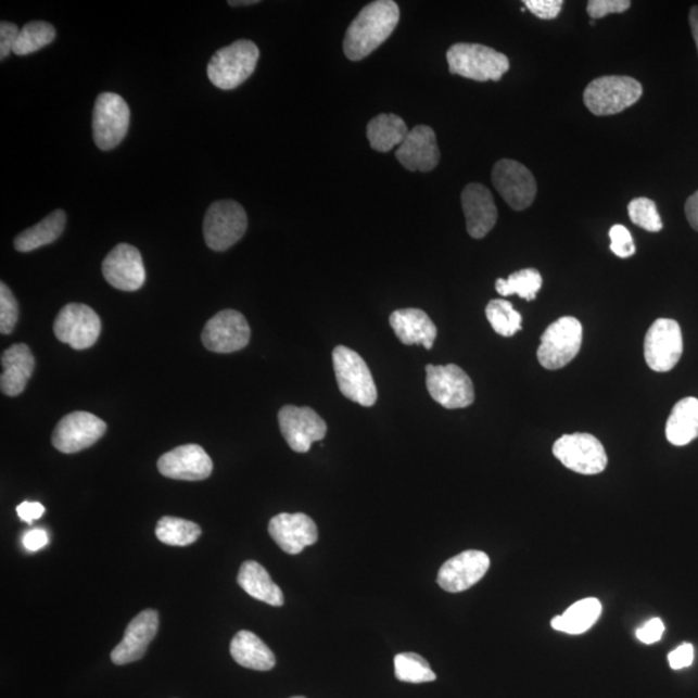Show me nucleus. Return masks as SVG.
Wrapping results in <instances>:
<instances>
[{"label": "nucleus", "mask_w": 698, "mask_h": 698, "mask_svg": "<svg viewBox=\"0 0 698 698\" xmlns=\"http://www.w3.org/2000/svg\"><path fill=\"white\" fill-rule=\"evenodd\" d=\"M399 22V9L392 0L365 5L345 33L343 50L352 61L368 58L391 37Z\"/></svg>", "instance_id": "nucleus-1"}, {"label": "nucleus", "mask_w": 698, "mask_h": 698, "mask_svg": "<svg viewBox=\"0 0 698 698\" xmlns=\"http://www.w3.org/2000/svg\"><path fill=\"white\" fill-rule=\"evenodd\" d=\"M446 60L452 74L478 83H498L510 69V61L504 53L483 45H454L447 50Z\"/></svg>", "instance_id": "nucleus-2"}, {"label": "nucleus", "mask_w": 698, "mask_h": 698, "mask_svg": "<svg viewBox=\"0 0 698 698\" xmlns=\"http://www.w3.org/2000/svg\"><path fill=\"white\" fill-rule=\"evenodd\" d=\"M259 49L252 40L240 39L224 47L210 60V83L220 90H234L253 76L259 60Z\"/></svg>", "instance_id": "nucleus-3"}, {"label": "nucleus", "mask_w": 698, "mask_h": 698, "mask_svg": "<svg viewBox=\"0 0 698 698\" xmlns=\"http://www.w3.org/2000/svg\"><path fill=\"white\" fill-rule=\"evenodd\" d=\"M642 94V84L632 77H599L585 88L584 103L589 112L605 117L626 111L638 103Z\"/></svg>", "instance_id": "nucleus-4"}, {"label": "nucleus", "mask_w": 698, "mask_h": 698, "mask_svg": "<svg viewBox=\"0 0 698 698\" xmlns=\"http://www.w3.org/2000/svg\"><path fill=\"white\" fill-rule=\"evenodd\" d=\"M333 364L339 390L351 402L363 406L377 403L378 392L369 366L354 350L338 345L333 352Z\"/></svg>", "instance_id": "nucleus-5"}, {"label": "nucleus", "mask_w": 698, "mask_h": 698, "mask_svg": "<svg viewBox=\"0 0 698 698\" xmlns=\"http://www.w3.org/2000/svg\"><path fill=\"white\" fill-rule=\"evenodd\" d=\"M246 229V212L236 201L214 202L203 220L206 245L214 252H226L236 245L245 236Z\"/></svg>", "instance_id": "nucleus-6"}, {"label": "nucleus", "mask_w": 698, "mask_h": 698, "mask_svg": "<svg viewBox=\"0 0 698 698\" xmlns=\"http://www.w3.org/2000/svg\"><path fill=\"white\" fill-rule=\"evenodd\" d=\"M581 345V322L572 316L561 317L542 334L538 361L547 370L564 368L580 354Z\"/></svg>", "instance_id": "nucleus-7"}, {"label": "nucleus", "mask_w": 698, "mask_h": 698, "mask_svg": "<svg viewBox=\"0 0 698 698\" xmlns=\"http://www.w3.org/2000/svg\"><path fill=\"white\" fill-rule=\"evenodd\" d=\"M131 112L124 98L117 93L99 94L92 115L94 144L101 151H112L125 139L130 127Z\"/></svg>", "instance_id": "nucleus-8"}, {"label": "nucleus", "mask_w": 698, "mask_h": 698, "mask_svg": "<svg viewBox=\"0 0 698 698\" xmlns=\"http://www.w3.org/2000/svg\"><path fill=\"white\" fill-rule=\"evenodd\" d=\"M427 390L445 409H464L475 402L471 378L457 365H427Z\"/></svg>", "instance_id": "nucleus-9"}, {"label": "nucleus", "mask_w": 698, "mask_h": 698, "mask_svg": "<svg viewBox=\"0 0 698 698\" xmlns=\"http://www.w3.org/2000/svg\"><path fill=\"white\" fill-rule=\"evenodd\" d=\"M553 453L567 469L581 475H598L608 465L605 446L589 433L561 436L555 442Z\"/></svg>", "instance_id": "nucleus-10"}, {"label": "nucleus", "mask_w": 698, "mask_h": 698, "mask_svg": "<svg viewBox=\"0 0 698 698\" xmlns=\"http://www.w3.org/2000/svg\"><path fill=\"white\" fill-rule=\"evenodd\" d=\"M683 354V335L680 323L671 318H659L649 328L644 341V358L657 372L673 370Z\"/></svg>", "instance_id": "nucleus-11"}, {"label": "nucleus", "mask_w": 698, "mask_h": 698, "mask_svg": "<svg viewBox=\"0 0 698 698\" xmlns=\"http://www.w3.org/2000/svg\"><path fill=\"white\" fill-rule=\"evenodd\" d=\"M53 331L60 342L69 344L74 350L91 348L101 333L100 317L86 304H67L59 312Z\"/></svg>", "instance_id": "nucleus-12"}, {"label": "nucleus", "mask_w": 698, "mask_h": 698, "mask_svg": "<svg viewBox=\"0 0 698 698\" xmlns=\"http://www.w3.org/2000/svg\"><path fill=\"white\" fill-rule=\"evenodd\" d=\"M492 182L515 212L530 207L537 195V181L530 169L518 161H498L493 167Z\"/></svg>", "instance_id": "nucleus-13"}, {"label": "nucleus", "mask_w": 698, "mask_h": 698, "mask_svg": "<svg viewBox=\"0 0 698 698\" xmlns=\"http://www.w3.org/2000/svg\"><path fill=\"white\" fill-rule=\"evenodd\" d=\"M103 419L87 411H74L60 420L53 431L52 444L64 454H73L97 444L105 435Z\"/></svg>", "instance_id": "nucleus-14"}, {"label": "nucleus", "mask_w": 698, "mask_h": 698, "mask_svg": "<svg viewBox=\"0 0 698 698\" xmlns=\"http://www.w3.org/2000/svg\"><path fill=\"white\" fill-rule=\"evenodd\" d=\"M252 337L246 318L240 312L226 309L208 320L202 331V342L216 354H232L246 347Z\"/></svg>", "instance_id": "nucleus-15"}, {"label": "nucleus", "mask_w": 698, "mask_h": 698, "mask_svg": "<svg viewBox=\"0 0 698 698\" xmlns=\"http://www.w3.org/2000/svg\"><path fill=\"white\" fill-rule=\"evenodd\" d=\"M282 436L296 453H307L312 444L327 436L328 426L314 409L287 405L279 411Z\"/></svg>", "instance_id": "nucleus-16"}, {"label": "nucleus", "mask_w": 698, "mask_h": 698, "mask_svg": "<svg viewBox=\"0 0 698 698\" xmlns=\"http://www.w3.org/2000/svg\"><path fill=\"white\" fill-rule=\"evenodd\" d=\"M491 567L483 551L467 550L444 562L437 574V584L447 593H462L475 586Z\"/></svg>", "instance_id": "nucleus-17"}, {"label": "nucleus", "mask_w": 698, "mask_h": 698, "mask_svg": "<svg viewBox=\"0 0 698 698\" xmlns=\"http://www.w3.org/2000/svg\"><path fill=\"white\" fill-rule=\"evenodd\" d=\"M158 470L168 479L201 481L212 475L214 464L202 446L188 444L164 454L158 459Z\"/></svg>", "instance_id": "nucleus-18"}, {"label": "nucleus", "mask_w": 698, "mask_h": 698, "mask_svg": "<svg viewBox=\"0 0 698 698\" xmlns=\"http://www.w3.org/2000/svg\"><path fill=\"white\" fill-rule=\"evenodd\" d=\"M103 275L107 283L122 291H137L145 283L144 263L137 248L119 243L103 262Z\"/></svg>", "instance_id": "nucleus-19"}, {"label": "nucleus", "mask_w": 698, "mask_h": 698, "mask_svg": "<svg viewBox=\"0 0 698 698\" xmlns=\"http://www.w3.org/2000/svg\"><path fill=\"white\" fill-rule=\"evenodd\" d=\"M268 532L281 550L289 555L301 554L318 541L317 525L306 513L277 515L270 519Z\"/></svg>", "instance_id": "nucleus-20"}, {"label": "nucleus", "mask_w": 698, "mask_h": 698, "mask_svg": "<svg viewBox=\"0 0 698 698\" xmlns=\"http://www.w3.org/2000/svg\"><path fill=\"white\" fill-rule=\"evenodd\" d=\"M160 615L153 609H145L128 623L124 639L113 649L111 659L115 665H127L144 657L149 644L157 635Z\"/></svg>", "instance_id": "nucleus-21"}, {"label": "nucleus", "mask_w": 698, "mask_h": 698, "mask_svg": "<svg viewBox=\"0 0 698 698\" xmlns=\"http://www.w3.org/2000/svg\"><path fill=\"white\" fill-rule=\"evenodd\" d=\"M460 201H462L467 232L472 239H484L496 226L498 219V210L492 192L479 182H471L464 189Z\"/></svg>", "instance_id": "nucleus-22"}, {"label": "nucleus", "mask_w": 698, "mask_h": 698, "mask_svg": "<svg viewBox=\"0 0 698 698\" xmlns=\"http://www.w3.org/2000/svg\"><path fill=\"white\" fill-rule=\"evenodd\" d=\"M396 158L409 172H432L440 162L435 131L429 126L413 128L403 144L397 148Z\"/></svg>", "instance_id": "nucleus-23"}, {"label": "nucleus", "mask_w": 698, "mask_h": 698, "mask_svg": "<svg viewBox=\"0 0 698 698\" xmlns=\"http://www.w3.org/2000/svg\"><path fill=\"white\" fill-rule=\"evenodd\" d=\"M390 323L398 341L406 345L422 344L431 350L437 337L436 325L424 310L405 308L393 312Z\"/></svg>", "instance_id": "nucleus-24"}, {"label": "nucleus", "mask_w": 698, "mask_h": 698, "mask_svg": "<svg viewBox=\"0 0 698 698\" xmlns=\"http://www.w3.org/2000/svg\"><path fill=\"white\" fill-rule=\"evenodd\" d=\"M2 377L0 388L7 396L15 397L22 393L28 384L36 368L30 348L26 344H13L2 355Z\"/></svg>", "instance_id": "nucleus-25"}, {"label": "nucleus", "mask_w": 698, "mask_h": 698, "mask_svg": "<svg viewBox=\"0 0 698 698\" xmlns=\"http://www.w3.org/2000/svg\"><path fill=\"white\" fill-rule=\"evenodd\" d=\"M230 655L239 665L256 671H268L276 667V657L259 636L248 630L237 633L230 643Z\"/></svg>", "instance_id": "nucleus-26"}, {"label": "nucleus", "mask_w": 698, "mask_h": 698, "mask_svg": "<svg viewBox=\"0 0 698 698\" xmlns=\"http://www.w3.org/2000/svg\"><path fill=\"white\" fill-rule=\"evenodd\" d=\"M237 582L243 592L252 598L267 602L272 607L283 606L284 598L281 588L275 584L266 568L259 562L254 560L243 562Z\"/></svg>", "instance_id": "nucleus-27"}, {"label": "nucleus", "mask_w": 698, "mask_h": 698, "mask_svg": "<svg viewBox=\"0 0 698 698\" xmlns=\"http://www.w3.org/2000/svg\"><path fill=\"white\" fill-rule=\"evenodd\" d=\"M667 437L675 446L688 445L698 437V398L676 403L668 419Z\"/></svg>", "instance_id": "nucleus-28"}, {"label": "nucleus", "mask_w": 698, "mask_h": 698, "mask_svg": "<svg viewBox=\"0 0 698 698\" xmlns=\"http://www.w3.org/2000/svg\"><path fill=\"white\" fill-rule=\"evenodd\" d=\"M601 602L596 598H586L569 607L561 615L551 620L553 629L569 635H580L588 632L600 619Z\"/></svg>", "instance_id": "nucleus-29"}, {"label": "nucleus", "mask_w": 698, "mask_h": 698, "mask_svg": "<svg viewBox=\"0 0 698 698\" xmlns=\"http://www.w3.org/2000/svg\"><path fill=\"white\" fill-rule=\"evenodd\" d=\"M409 131L408 126L398 115L379 114L369 122L366 134L375 151L388 153L393 148L402 145Z\"/></svg>", "instance_id": "nucleus-30"}, {"label": "nucleus", "mask_w": 698, "mask_h": 698, "mask_svg": "<svg viewBox=\"0 0 698 698\" xmlns=\"http://www.w3.org/2000/svg\"><path fill=\"white\" fill-rule=\"evenodd\" d=\"M66 215L63 210H56L36 226L24 230L15 239V249L20 253H30L33 250L50 245L63 234Z\"/></svg>", "instance_id": "nucleus-31"}, {"label": "nucleus", "mask_w": 698, "mask_h": 698, "mask_svg": "<svg viewBox=\"0 0 698 698\" xmlns=\"http://www.w3.org/2000/svg\"><path fill=\"white\" fill-rule=\"evenodd\" d=\"M199 524L185 519L165 517L155 526V535L162 544L176 547H186L194 544L201 537Z\"/></svg>", "instance_id": "nucleus-32"}, {"label": "nucleus", "mask_w": 698, "mask_h": 698, "mask_svg": "<svg viewBox=\"0 0 698 698\" xmlns=\"http://www.w3.org/2000/svg\"><path fill=\"white\" fill-rule=\"evenodd\" d=\"M542 276L537 269L526 268L512 274L507 280L498 279L496 290L499 295L508 296L517 294L528 302L537 297L542 288Z\"/></svg>", "instance_id": "nucleus-33"}, {"label": "nucleus", "mask_w": 698, "mask_h": 698, "mask_svg": "<svg viewBox=\"0 0 698 698\" xmlns=\"http://www.w3.org/2000/svg\"><path fill=\"white\" fill-rule=\"evenodd\" d=\"M55 37L56 30L51 24L31 22L20 29L13 53L17 56L30 55V53L42 50L43 47L52 43Z\"/></svg>", "instance_id": "nucleus-34"}, {"label": "nucleus", "mask_w": 698, "mask_h": 698, "mask_svg": "<svg viewBox=\"0 0 698 698\" xmlns=\"http://www.w3.org/2000/svg\"><path fill=\"white\" fill-rule=\"evenodd\" d=\"M487 321L497 334L510 338L521 330L523 317L505 300H494L485 308Z\"/></svg>", "instance_id": "nucleus-35"}, {"label": "nucleus", "mask_w": 698, "mask_h": 698, "mask_svg": "<svg viewBox=\"0 0 698 698\" xmlns=\"http://www.w3.org/2000/svg\"><path fill=\"white\" fill-rule=\"evenodd\" d=\"M395 675L399 682L429 683L436 681L430 663L422 656L413 652L398 653L395 657Z\"/></svg>", "instance_id": "nucleus-36"}, {"label": "nucleus", "mask_w": 698, "mask_h": 698, "mask_svg": "<svg viewBox=\"0 0 698 698\" xmlns=\"http://www.w3.org/2000/svg\"><path fill=\"white\" fill-rule=\"evenodd\" d=\"M627 212L635 226L647 230V232L657 233L663 228L659 210L652 200L644 199V196L635 199L629 203Z\"/></svg>", "instance_id": "nucleus-37"}, {"label": "nucleus", "mask_w": 698, "mask_h": 698, "mask_svg": "<svg viewBox=\"0 0 698 698\" xmlns=\"http://www.w3.org/2000/svg\"><path fill=\"white\" fill-rule=\"evenodd\" d=\"M18 306L16 297L4 282L0 283V331L11 334L16 327Z\"/></svg>", "instance_id": "nucleus-38"}, {"label": "nucleus", "mask_w": 698, "mask_h": 698, "mask_svg": "<svg viewBox=\"0 0 698 698\" xmlns=\"http://www.w3.org/2000/svg\"><path fill=\"white\" fill-rule=\"evenodd\" d=\"M609 239H611V252L621 257V259H627V257H632L635 254L636 248L633 236L625 226L615 224L609 230Z\"/></svg>", "instance_id": "nucleus-39"}, {"label": "nucleus", "mask_w": 698, "mask_h": 698, "mask_svg": "<svg viewBox=\"0 0 698 698\" xmlns=\"http://www.w3.org/2000/svg\"><path fill=\"white\" fill-rule=\"evenodd\" d=\"M632 2L629 0H589L587 3L588 16L595 20L611 15V13L626 12Z\"/></svg>", "instance_id": "nucleus-40"}, {"label": "nucleus", "mask_w": 698, "mask_h": 698, "mask_svg": "<svg viewBox=\"0 0 698 698\" xmlns=\"http://www.w3.org/2000/svg\"><path fill=\"white\" fill-rule=\"evenodd\" d=\"M526 9L542 20H554L561 12L562 0H524Z\"/></svg>", "instance_id": "nucleus-41"}, {"label": "nucleus", "mask_w": 698, "mask_h": 698, "mask_svg": "<svg viewBox=\"0 0 698 698\" xmlns=\"http://www.w3.org/2000/svg\"><path fill=\"white\" fill-rule=\"evenodd\" d=\"M20 34L18 26L9 22L0 24V60H4L13 52V47Z\"/></svg>", "instance_id": "nucleus-42"}, {"label": "nucleus", "mask_w": 698, "mask_h": 698, "mask_svg": "<svg viewBox=\"0 0 698 698\" xmlns=\"http://www.w3.org/2000/svg\"><path fill=\"white\" fill-rule=\"evenodd\" d=\"M669 665L674 670H682L693 665L695 660V648L690 643H684L682 646L669 653Z\"/></svg>", "instance_id": "nucleus-43"}, {"label": "nucleus", "mask_w": 698, "mask_h": 698, "mask_svg": "<svg viewBox=\"0 0 698 698\" xmlns=\"http://www.w3.org/2000/svg\"><path fill=\"white\" fill-rule=\"evenodd\" d=\"M663 633H665V625L662 620L652 619L636 630V638L644 644H653L661 640Z\"/></svg>", "instance_id": "nucleus-44"}, {"label": "nucleus", "mask_w": 698, "mask_h": 698, "mask_svg": "<svg viewBox=\"0 0 698 698\" xmlns=\"http://www.w3.org/2000/svg\"><path fill=\"white\" fill-rule=\"evenodd\" d=\"M18 518L25 521V523L31 524L34 520H38L43 517L45 507L39 503H23L17 506Z\"/></svg>", "instance_id": "nucleus-45"}, {"label": "nucleus", "mask_w": 698, "mask_h": 698, "mask_svg": "<svg viewBox=\"0 0 698 698\" xmlns=\"http://www.w3.org/2000/svg\"><path fill=\"white\" fill-rule=\"evenodd\" d=\"M49 534L43 530H33L25 534L24 546L26 550L29 551H39L47 545H49Z\"/></svg>", "instance_id": "nucleus-46"}, {"label": "nucleus", "mask_w": 698, "mask_h": 698, "mask_svg": "<svg viewBox=\"0 0 698 698\" xmlns=\"http://www.w3.org/2000/svg\"><path fill=\"white\" fill-rule=\"evenodd\" d=\"M684 212H686L689 226L698 232V191L689 196Z\"/></svg>", "instance_id": "nucleus-47"}, {"label": "nucleus", "mask_w": 698, "mask_h": 698, "mask_svg": "<svg viewBox=\"0 0 698 698\" xmlns=\"http://www.w3.org/2000/svg\"><path fill=\"white\" fill-rule=\"evenodd\" d=\"M689 25H690V30H693V36H694L695 43L697 47V52H698V5H694L693 9H690Z\"/></svg>", "instance_id": "nucleus-48"}, {"label": "nucleus", "mask_w": 698, "mask_h": 698, "mask_svg": "<svg viewBox=\"0 0 698 698\" xmlns=\"http://www.w3.org/2000/svg\"><path fill=\"white\" fill-rule=\"evenodd\" d=\"M256 3H259V2H257V0H249V2H246V0H245V2H229V4L232 5V7L249 5V4H256Z\"/></svg>", "instance_id": "nucleus-49"}, {"label": "nucleus", "mask_w": 698, "mask_h": 698, "mask_svg": "<svg viewBox=\"0 0 698 698\" xmlns=\"http://www.w3.org/2000/svg\"><path fill=\"white\" fill-rule=\"evenodd\" d=\"M291 698H306V697H303V696H296V697H291Z\"/></svg>", "instance_id": "nucleus-50"}]
</instances>
